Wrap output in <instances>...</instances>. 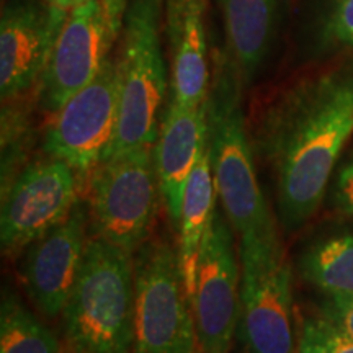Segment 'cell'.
Wrapping results in <instances>:
<instances>
[{
    "instance_id": "obj_17",
    "label": "cell",
    "mask_w": 353,
    "mask_h": 353,
    "mask_svg": "<svg viewBox=\"0 0 353 353\" xmlns=\"http://www.w3.org/2000/svg\"><path fill=\"white\" fill-rule=\"evenodd\" d=\"M214 179L211 170L210 145L203 149L195 169L190 175L187 192H185L182 219H180V244L179 257L183 273V283L188 299L193 307V298L196 290L198 259L206 232L214 216Z\"/></svg>"
},
{
    "instance_id": "obj_18",
    "label": "cell",
    "mask_w": 353,
    "mask_h": 353,
    "mask_svg": "<svg viewBox=\"0 0 353 353\" xmlns=\"http://www.w3.org/2000/svg\"><path fill=\"white\" fill-rule=\"evenodd\" d=\"M298 267L304 280L325 296H353V232H332L311 242Z\"/></svg>"
},
{
    "instance_id": "obj_24",
    "label": "cell",
    "mask_w": 353,
    "mask_h": 353,
    "mask_svg": "<svg viewBox=\"0 0 353 353\" xmlns=\"http://www.w3.org/2000/svg\"><path fill=\"white\" fill-rule=\"evenodd\" d=\"M43 2L48 13V32H50L51 44L54 46V41L59 37L61 28H63L69 13L87 0H43Z\"/></svg>"
},
{
    "instance_id": "obj_23",
    "label": "cell",
    "mask_w": 353,
    "mask_h": 353,
    "mask_svg": "<svg viewBox=\"0 0 353 353\" xmlns=\"http://www.w3.org/2000/svg\"><path fill=\"white\" fill-rule=\"evenodd\" d=\"M332 205L342 216L353 221V162L343 165L335 176Z\"/></svg>"
},
{
    "instance_id": "obj_9",
    "label": "cell",
    "mask_w": 353,
    "mask_h": 353,
    "mask_svg": "<svg viewBox=\"0 0 353 353\" xmlns=\"http://www.w3.org/2000/svg\"><path fill=\"white\" fill-rule=\"evenodd\" d=\"M83 179L68 162L50 157L32 162L2 190V252H25L76 208Z\"/></svg>"
},
{
    "instance_id": "obj_13",
    "label": "cell",
    "mask_w": 353,
    "mask_h": 353,
    "mask_svg": "<svg viewBox=\"0 0 353 353\" xmlns=\"http://www.w3.org/2000/svg\"><path fill=\"white\" fill-rule=\"evenodd\" d=\"M52 44L43 0H7L0 15V95L20 100L38 85Z\"/></svg>"
},
{
    "instance_id": "obj_7",
    "label": "cell",
    "mask_w": 353,
    "mask_h": 353,
    "mask_svg": "<svg viewBox=\"0 0 353 353\" xmlns=\"http://www.w3.org/2000/svg\"><path fill=\"white\" fill-rule=\"evenodd\" d=\"M239 332L247 353H294L293 273L276 234L241 241Z\"/></svg>"
},
{
    "instance_id": "obj_22",
    "label": "cell",
    "mask_w": 353,
    "mask_h": 353,
    "mask_svg": "<svg viewBox=\"0 0 353 353\" xmlns=\"http://www.w3.org/2000/svg\"><path fill=\"white\" fill-rule=\"evenodd\" d=\"M321 316L353 339V296H327L321 306Z\"/></svg>"
},
{
    "instance_id": "obj_14",
    "label": "cell",
    "mask_w": 353,
    "mask_h": 353,
    "mask_svg": "<svg viewBox=\"0 0 353 353\" xmlns=\"http://www.w3.org/2000/svg\"><path fill=\"white\" fill-rule=\"evenodd\" d=\"M206 144L208 101L200 107H182L174 100H169L152 154L159 192L164 200L167 214L176 229L182 219L190 175Z\"/></svg>"
},
{
    "instance_id": "obj_5",
    "label": "cell",
    "mask_w": 353,
    "mask_h": 353,
    "mask_svg": "<svg viewBox=\"0 0 353 353\" xmlns=\"http://www.w3.org/2000/svg\"><path fill=\"white\" fill-rule=\"evenodd\" d=\"M152 151L143 148L105 159L83 180L92 237L132 255L151 237L161 195Z\"/></svg>"
},
{
    "instance_id": "obj_11",
    "label": "cell",
    "mask_w": 353,
    "mask_h": 353,
    "mask_svg": "<svg viewBox=\"0 0 353 353\" xmlns=\"http://www.w3.org/2000/svg\"><path fill=\"white\" fill-rule=\"evenodd\" d=\"M239 265L232 231L214 211L198 259L193 314L201 353H228L239 325Z\"/></svg>"
},
{
    "instance_id": "obj_10",
    "label": "cell",
    "mask_w": 353,
    "mask_h": 353,
    "mask_svg": "<svg viewBox=\"0 0 353 353\" xmlns=\"http://www.w3.org/2000/svg\"><path fill=\"white\" fill-rule=\"evenodd\" d=\"M103 0H87L69 13L38 83V103L54 114L94 79L121 37Z\"/></svg>"
},
{
    "instance_id": "obj_12",
    "label": "cell",
    "mask_w": 353,
    "mask_h": 353,
    "mask_svg": "<svg viewBox=\"0 0 353 353\" xmlns=\"http://www.w3.org/2000/svg\"><path fill=\"white\" fill-rule=\"evenodd\" d=\"M87 211L76 205L68 218L25 250L21 280L28 298L43 316L63 314L81 272L87 239Z\"/></svg>"
},
{
    "instance_id": "obj_25",
    "label": "cell",
    "mask_w": 353,
    "mask_h": 353,
    "mask_svg": "<svg viewBox=\"0 0 353 353\" xmlns=\"http://www.w3.org/2000/svg\"><path fill=\"white\" fill-rule=\"evenodd\" d=\"M195 353H201V350H196V352H195Z\"/></svg>"
},
{
    "instance_id": "obj_15",
    "label": "cell",
    "mask_w": 353,
    "mask_h": 353,
    "mask_svg": "<svg viewBox=\"0 0 353 353\" xmlns=\"http://www.w3.org/2000/svg\"><path fill=\"white\" fill-rule=\"evenodd\" d=\"M208 0H165L164 33L172 57L170 100L200 107L208 99L211 70L206 38Z\"/></svg>"
},
{
    "instance_id": "obj_19",
    "label": "cell",
    "mask_w": 353,
    "mask_h": 353,
    "mask_svg": "<svg viewBox=\"0 0 353 353\" xmlns=\"http://www.w3.org/2000/svg\"><path fill=\"white\" fill-rule=\"evenodd\" d=\"M0 353H61L59 341L12 290L2 294Z\"/></svg>"
},
{
    "instance_id": "obj_21",
    "label": "cell",
    "mask_w": 353,
    "mask_h": 353,
    "mask_svg": "<svg viewBox=\"0 0 353 353\" xmlns=\"http://www.w3.org/2000/svg\"><path fill=\"white\" fill-rule=\"evenodd\" d=\"M298 353H353V339L322 316L306 317L299 334Z\"/></svg>"
},
{
    "instance_id": "obj_1",
    "label": "cell",
    "mask_w": 353,
    "mask_h": 353,
    "mask_svg": "<svg viewBox=\"0 0 353 353\" xmlns=\"http://www.w3.org/2000/svg\"><path fill=\"white\" fill-rule=\"evenodd\" d=\"M352 132L353 57L294 82L262 108L250 139L275 175L288 232L317 213Z\"/></svg>"
},
{
    "instance_id": "obj_16",
    "label": "cell",
    "mask_w": 353,
    "mask_h": 353,
    "mask_svg": "<svg viewBox=\"0 0 353 353\" xmlns=\"http://www.w3.org/2000/svg\"><path fill=\"white\" fill-rule=\"evenodd\" d=\"M226 33V54L249 83L262 68L275 37L280 0H218Z\"/></svg>"
},
{
    "instance_id": "obj_6",
    "label": "cell",
    "mask_w": 353,
    "mask_h": 353,
    "mask_svg": "<svg viewBox=\"0 0 353 353\" xmlns=\"http://www.w3.org/2000/svg\"><path fill=\"white\" fill-rule=\"evenodd\" d=\"M193 314L179 250L149 239L134 254V343L131 353H195Z\"/></svg>"
},
{
    "instance_id": "obj_20",
    "label": "cell",
    "mask_w": 353,
    "mask_h": 353,
    "mask_svg": "<svg viewBox=\"0 0 353 353\" xmlns=\"http://www.w3.org/2000/svg\"><path fill=\"white\" fill-rule=\"evenodd\" d=\"M317 43L327 51L353 50V0H325L317 21Z\"/></svg>"
},
{
    "instance_id": "obj_4",
    "label": "cell",
    "mask_w": 353,
    "mask_h": 353,
    "mask_svg": "<svg viewBox=\"0 0 353 353\" xmlns=\"http://www.w3.org/2000/svg\"><path fill=\"white\" fill-rule=\"evenodd\" d=\"M165 0H130L121 32L120 117L110 157L154 148L167 88L162 50Z\"/></svg>"
},
{
    "instance_id": "obj_3",
    "label": "cell",
    "mask_w": 353,
    "mask_h": 353,
    "mask_svg": "<svg viewBox=\"0 0 353 353\" xmlns=\"http://www.w3.org/2000/svg\"><path fill=\"white\" fill-rule=\"evenodd\" d=\"M63 321L72 353H131L134 255L107 241L88 239Z\"/></svg>"
},
{
    "instance_id": "obj_2",
    "label": "cell",
    "mask_w": 353,
    "mask_h": 353,
    "mask_svg": "<svg viewBox=\"0 0 353 353\" xmlns=\"http://www.w3.org/2000/svg\"><path fill=\"white\" fill-rule=\"evenodd\" d=\"M208 92V145L214 187L232 231L244 239L276 234L254 164V145L242 108L244 82L226 51L213 57Z\"/></svg>"
},
{
    "instance_id": "obj_8",
    "label": "cell",
    "mask_w": 353,
    "mask_h": 353,
    "mask_svg": "<svg viewBox=\"0 0 353 353\" xmlns=\"http://www.w3.org/2000/svg\"><path fill=\"white\" fill-rule=\"evenodd\" d=\"M120 117V69L110 56L99 74L52 114L44 132L46 156L68 162L85 180L112 154Z\"/></svg>"
}]
</instances>
